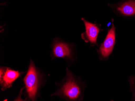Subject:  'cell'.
Listing matches in <instances>:
<instances>
[{
  "label": "cell",
  "mask_w": 135,
  "mask_h": 101,
  "mask_svg": "<svg viewBox=\"0 0 135 101\" xmlns=\"http://www.w3.org/2000/svg\"><path fill=\"white\" fill-rule=\"evenodd\" d=\"M55 85L57 89L51 97L57 96L68 101L83 100L84 91L87 87L86 82L68 68L64 77L60 82H56Z\"/></svg>",
  "instance_id": "1"
},
{
  "label": "cell",
  "mask_w": 135,
  "mask_h": 101,
  "mask_svg": "<svg viewBox=\"0 0 135 101\" xmlns=\"http://www.w3.org/2000/svg\"><path fill=\"white\" fill-rule=\"evenodd\" d=\"M25 101H36L41 97V92L47 81L44 71L36 66L31 59L30 60L28 71L23 79Z\"/></svg>",
  "instance_id": "2"
},
{
  "label": "cell",
  "mask_w": 135,
  "mask_h": 101,
  "mask_svg": "<svg viewBox=\"0 0 135 101\" xmlns=\"http://www.w3.org/2000/svg\"><path fill=\"white\" fill-rule=\"evenodd\" d=\"M50 56L52 60L57 58L64 59L69 66L72 65L77 59V52L71 45L57 39L52 44Z\"/></svg>",
  "instance_id": "3"
},
{
  "label": "cell",
  "mask_w": 135,
  "mask_h": 101,
  "mask_svg": "<svg viewBox=\"0 0 135 101\" xmlns=\"http://www.w3.org/2000/svg\"><path fill=\"white\" fill-rule=\"evenodd\" d=\"M26 72L16 71L8 67H0V86L2 92L12 87L14 82Z\"/></svg>",
  "instance_id": "4"
},
{
  "label": "cell",
  "mask_w": 135,
  "mask_h": 101,
  "mask_svg": "<svg viewBox=\"0 0 135 101\" xmlns=\"http://www.w3.org/2000/svg\"><path fill=\"white\" fill-rule=\"evenodd\" d=\"M115 41V28L113 23L112 28L108 31L105 40L98 50L100 59L106 60L110 56L113 52Z\"/></svg>",
  "instance_id": "5"
},
{
  "label": "cell",
  "mask_w": 135,
  "mask_h": 101,
  "mask_svg": "<svg viewBox=\"0 0 135 101\" xmlns=\"http://www.w3.org/2000/svg\"><path fill=\"white\" fill-rule=\"evenodd\" d=\"M84 22L86 31L82 34V38L86 42H90L94 46L97 43V37L100 32V29L95 24L89 22L82 18Z\"/></svg>",
  "instance_id": "6"
},
{
  "label": "cell",
  "mask_w": 135,
  "mask_h": 101,
  "mask_svg": "<svg viewBox=\"0 0 135 101\" xmlns=\"http://www.w3.org/2000/svg\"><path fill=\"white\" fill-rule=\"evenodd\" d=\"M117 10L124 16L135 15V0H125L118 6Z\"/></svg>",
  "instance_id": "7"
}]
</instances>
